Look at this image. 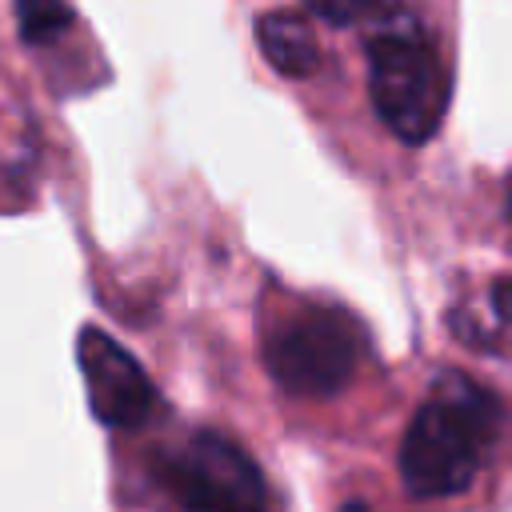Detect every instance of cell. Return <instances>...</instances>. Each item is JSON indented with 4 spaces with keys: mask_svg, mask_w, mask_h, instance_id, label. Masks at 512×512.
Wrapping results in <instances>:
<instances>
[{
    "mask_svg": "<svg viewBox=\"0 0 512 512\" xmlns=\"http://www.w3.org/2000/svg\"><path fill=\"white\" fill-rule=\"evenodd\" d=\"M500 428V404L464 372H440L400 440V480L412 496L464 492Z\"/></svg>",
    "mask_w": 512,
    "mask_h": 512,
    "instance_id": "6da1fadb",
    "label": "cell"
},
{
    "mask_svg": "<svg viewBox=\"0 0 512 512\" xmlns=\"http://www.w3.org/2000/svg\"><path fill=\"white\" fill-rule=\"evenodd\" d=\"M368 92L396 140L424 144L436 136L448 108V72L416 24H396L368 40Z\"/></svg>",
    "mask_w": 512,
    "mask_h": 512,
    "instance_id": "7a4b0ae2",
    "label": "cell"
},
{
    "mask_svg": "<svg viewBox=\"0 0 512 512\" xmlns=\"http://www.w3.org/2000/svg\"><path fill=\"white\" fill-rule=\"evenodd\" d=\"M364 336L340 308H300L280 320L264 340V364L272 380L292 396H336L360 364Z\"/></svg>",
    "mask_w": 512,
    "mask_h": 512,
    "instance_id": "3957f363",
    "label": "cell"
},
{
    "mask_svg": "<svg viewBox=\"0 0 512 512\" xmlns=\"http://www.w3.org/2000/svg\"><path fill=\"white\" fill-rule=\"evenodd\" d=\"M160 480L180 512H268L260 464L224 432H192L160 460Z\"/></svg>",
    "mask_w": 512,
    "mask_h": 512,
    "instance_id": "277c9868",
    "label": "cell"
},
{
    "mask_svg": "<svg viewBox=\"0 0 512 512\" xmlns=\"http://www.w3.org/2000/svg\"><path fill=\"white\" fill-rule=\"evenodd\" d=\"M76 364L84 376L88 408L108 428H140L156 412V388L140 360L104 328L88 324L76 336Z\"/></svg>",
    "mask_w": 512,
    "mask_h": 512,
    "instance_id": "5b68a950",
    "label": "cell"
},
{
    "mask_svg": "<svg viewBox=\"0 0 512 512\" xmlns=\"http://www.w3.org/2000/svg\"><path fill=\"white\" fill-rule=\"evenodd\" d=\"M256 40L264 60L288 80H304L320 68V40L300 12H264L256 20Z\"/></svg>",
    "mask_w": 512,
    "mask_h": 512,
    "instance_id": "8992f818",
    "label": "cell"
},
{
    "mask_svg": "<svg viewBox=\"0 0 512 512\" xmlns=\"http://www.w3.org/2000/svg\"><path fill=\"white\" fill-rule=\"evenodd\" d=\"M72 20L68 0H16V24L28 44H52L72 28Z\"/></svg>",
    "mask_w": 512,
    "mask_h": 512,
    "instance_id": "52a82bcc",
    "label": "cell"
},
{
    "mask_svg": "<svg viewBox=\"0 0 512 512\" xmlns=\"http://www.w3.org/2000/svg\"><path fill=\"white\" fill-rule=\"evenodd\" d=\"M308 8L328 24H356L380 8V0H308Z\"/></svg>",
    "mask_w": 512,
    "mask_h": 512,
    "instance_id": "ba28073f",
    "label": "cell"
},
{
    "mask_svg": "<svg viewBox=\"0 0 512 512\" xmlns=\"http://www.w3.org/2000/svg\"><path fill=\"white\" fill-rule=\"evenodd\" d=\"M492 312H496L500 328L512 336V276H504V280L492 284Z\"/></svg>",
    "mask_w": 512,
    "mask_h": 512,
    "instance_id": "9c48e42d",
    "label": "cell"
},
{
    "mask_svg": "<svg viewBox=\"0 0 512 512\" xmlns=\"http://www.w3.org/2000/svg\"><path fill=\"white\" fill-rule=\"evenodd\" d=\"M340 512H368V504H360V500H348Z\"/></svg>",
    "mask_w": 512,
    "mask_h": 512,
    "instance_id": "30bf717a",
    "label": "cell"
}]
</instances>
